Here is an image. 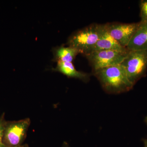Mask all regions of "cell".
<instances>
[{
	"label": "cell",
	"mask_w": 147,
	"mask_h": 147,
	"mask_svg": "<svg viewBox=\"0 0 147 147\" xmlns=\"http://www.w3.org/2000/svg\"><path fill=\"white\" fill-rule=\"evenodd\" d=\"M93 71L94 76L107 93H122L130 90L134 87L121 65L111 66Z\"/></svg>",
	"instance_id": "6da1fadb"
},
{
	"label": "cell",
	"mask_w": 147,
	"mask_h": 147,
	"mask_svg": "<svg viewBox=\"0 0 147 147\" xmlns=\"http://www.w3.org/2000/svg\"><path fill=\"white\" fill-rule=\"evenodd\" d=\"M100 31V24H93L79 30L68 38V46L85 55L91 53L97 42Z\"/></svg>",
	"instance_id": "7a4b0ae2"
},
{
	"label": "cell",
	"mask_w": 147,
	"mask_h": 147,
	"mask_svg": "<svg viewBox=\"0 0 147 147\" xmlns=\"http://www.w3.org/2000/svg\"><path fill=\"white\" fill-rule=\"evenodd\" d=\"M121 65L124 67L130 82L135 85L146 73L147 50L129 51Z\"/></svg>",
	"instance_id": "3957f363"
},
{
	"label": "cell",
	"mask_w": 147,
	"mask_h": 147,
	"mask_svg": "<svg viewBox=\"0 0 147 147\" xmlns=\"http://www.w3.org/2000/svg\"><path fill=\"white\" fill-rule=\"evenodd\" d=\"M30 123L29 118L7 121L3 138L5 147H16L23 145Z\"/></svg>",
	"instance_id": "277c9868"
},
{
	"label": "cell",
	"mask_w": 147,
	"mask_h": 147,
	"mask_svg": "<svg viewBox=\"0 0 147 147\" xmlns=\"http://www.w3.org/2000/svg\"><path fill=\"white\" fill-rule=\"evenodd\" d=\"M128 52L122 53L115 50H102L92 52L85 56L90 63L94 71L108 67L121 64Z\"/></svg>",
	"instance_id": "5b68a950"
},
{
	"label": "cell",
	"mask_w": 147,
	"mask_h": 147,
	"mask_svg": "<svg viewBox=\"0 0 147 147\" xmlns=\"http://www.w3.org/2000/svg\"><path fill=\"white\" fill-rule=\"evenodd\" d=\"M140 23L132 24H106L108 32L113 38L123 47L126 48Z\"/></svg>",
	"instance_id": "8992f818"
},
{
	"label": "cell",
	"mask_w": 147,
	"mask_h": 147,
	"mask_svg": "<svg viewBox=\"0 0 147 147\" xmlns=\"http://www.w3.org/2000/svg\"><path fill=\"white\" fill-rule=\"evenodd\" d=\"M102 50H115L122 53H127L129 51L126 48L121 46L110 35L108 31L106 24H100L99 38L93 48L92 52Z\"/></svg>",
	"instance_id": "52a82bcc"
},
{
	"label": "cell",
	"mask_w": 147,
	"mask_h": 147,
	"mask_svg": "<svg viewBox=\"0 0 147 147\" xmlns=\"http://www.w3.org/2000/svg\"><path fill=\"white\" fill-rule=\"evenodd\" d=\"M126 48L129 51L147 50V23H141Z\"/></svg>",
	"instance_id": "ba28073f"
},
{
	"label": "cell",
	"mask_w": 147,
	"mask_h": 147,
	"mask_svg": "<svg viewBox=\"0 0 147 147\" xmlns=\"http://www.w3.org/2000/svg\"><path fill=\"white\" fill-rule=\"evenodd\" d=\"M53 71L60 72L69 78L80 79L86 83L89 81L90 76L89 74L76 70L72 63L68 62H57Z\"/></svg>",
	"instance_id": "9c48e42d"
},
{
	"label": "cell",
	"mask_w": 147,
	"mask_h": 147,
	"mask_svg": "<svg viewBox=\"0 0 147 147\" xmlns=\"http://www.w3.org/2000/svg\"><path fill=\"white\" fill-rule=\"evenodd\" d=\"M53 60L57 62H72L79 53L76 49L63 45L54 47L53 49Z\"/></svg>",
	"instance_id": "30bf717a"
},
{
	"label": "cell",
	"mask_w": 147,
	"mask_h": 147,
	"mask_svg": "<svg viewBox=\"0 0 147 147\" xmlns=\"http://www.w3.org/2000/svg\"><path fill=\"white\" fill-rule=\"evenodd\" d=\"M141 23H147V0L141 1L140 3Z\"/></svg>",
	"instance_id": "8fae6325"
},
{
	"label": "cell",
	"mask_w": 147,
	"mask_h": 147,
	"mask_svg": "<svg viewBox=\"0 0 147 147\" xmlns=\"http://www.w3.org/2000/svg\"><path fill=\"white\" fill-rule=\"evenodd\" d=\"M7 121L5 119V114L3 113L0 117V147H5L3 144V138Z\"/></svg>",
	"instance_id": "7c38bea8"
},
{
	"label": "cell",
	"mask_w": 147,
	"mask_h": 147,
	"mask_svg": "<svg viewBox=\"0 0 147 147\" xmlns=\"http://www.w3.org/2000/svg\"><path fill=\"white\" fill-rule=\"evenodd\" d=\"M143 143L144 144V147H147V139H142Z\"/></svg>",
	"instance_id": "4fadbf2b"
},
{
	"label": "cell",
	"mask_w": 147,
	"mask_h": 147,
	"mask_svg": "<svg viewBox=\"0 0 147 147\" xmlns=\"http://www.w3.org/2000/svg\"><path fill=\"white\" fill-rule=\"evenodd\" d=\"M61 147H69V145L66 142H64L63 144Z\"/></svg>",
	"instance_id": "5bb4252c"
},
{
	"label": "cell",
	"mask_w": 147,
	"mask_h": 147,
	"mask_svg": "<svg viewBox=\"0 0 147 147\" xmlns=\"http://www.w3.org/2000/svg\"><path fill=\"white\" fill-rule=\"evenodd\" d=\"M16 147H30L28 145V144H23L21 145V146H19Z\"/></svg>",
	"instance_id": "9a60e30c"
},
{
	"label": "cell",
	"mask_w": 147,
	"mask_h": 147,
	"mask_svg": "<svg viewBox=\"0 0 147 147\" xmlns=\"http://www.w3.org/2000/svg\"><path fill=\"white\" fill-rule=\"evenodd\" d=\"M144 121H145V123L147 125V116H146V117H145V119H144Z\"/></svg>",
	"instance_id": "2e32d148"
}]
</instances>
